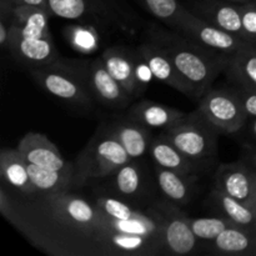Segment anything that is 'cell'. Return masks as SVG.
I'll use <instances>...</instances> for the list:
<instances>
[{
	"mask_svg": "<svg viewBox=\"0 0 256 256\" xmlns=\"http://www.w3.org/2000/svg\"><path fill=\"white\" fill-rule=\"evenodd\" d=\"M0 174L8 186L19 192H34L36 188L30 179L28 162L22 152L15 149H2L0 154Z\"/></svg>",
	"mask_w": 256,
	"mask_h": 256,
	"instance_id": "cb8c5ba5",
	"label": "cell"
},
{
	"mask_svg": "<svg viewBox=\"0 0 256 256\" xmlns=\"http://www.w3.org/2000/svg\"><path fill=\"white\" fill-rule=\"evenodd\" d=\"M36 84L52 96L80 112H90L94 96L84 79L76 59L60 56L56 62L30 70Z\"/></svg>",
	"mask_w": 256,
	"mask_h": 256,
	"instance_id": "277c9868",
	"label": "cell"
},
{
	"mask_svg": "<svg viewBox=\"0 0 256 256\" xmlns=\"http://www.w3.org/2000/svg\"><path fill=\"white\" fill-rule=\"evenodd\" d=\"M240 9L245 32L252 42H256V2L240 4Z\"/></svg>",
	"mask_w": 256,
	"mask_h": 256,
	"instance_id": "d6a6232c",
	"label": "cell"
},
{
	"mask_svg": "<svg viewBox=\"0 0 256 256\" xmlns=\"http://www.w3.org/2000/svg\"><path fill=\"white\" fill-rule=\"evenodd\" d=\"M28 172L32 184L39 192H70L74 188V166L70 169L54 170L28 164Z\"/></svg>",
	"mask_w": 256,
	"mask_h": 256,
	"instance_id": "4316f807",
	"label": "cell"
},
{
	"mask_svg": "<svg viewBox=\"0 0 256 256\" xmlns=\"http://www.w3.org/2000/svg\"><path fill=\"white\" fill-rule=\"evenodd\" d=\"M246 126L249 129V134L252 135V138L256 140V118H249L246 122Z\"/></svg>",
	"mask_w": 256,
	"mask_h": 256,
	"instance_id": "74e56055",
	"label": "cell"
},
{
	"mask_svg": "<svg viewBox=\"0 0 256 256\" xmlns=\"http://www.w3.org/2000/svg\"><path fill=\"white\" fill-rule=\"evenodd\" d=\"M232 86L236 90L238 95H239L240 100H242V106H244L248 116L256 118V92L246 90L244 89V88H240V86H235V85H232Z\"/></svg>",
	"mask_w": 256,
	"mask_h": 256,
	"instance_id": "836d02e7",
	"label": "cell"
},
{
	"mask_svg": "<svg viewBox=\"0 0 256 256\" xmlns=\"http://www.w3.org/2000/svg\"><path fill=\"white\" fill-rule=\"evenodd\" d=\"M226 2H234V4H245V2H256V0H226Z\"/></svg>",
	"mask_w": 256,
	"mask_h": 256,
	"instance_id": "f35d334b",
	"label": "cell"
},
{
	"mask_svg": "<svg viewBox=\"0 0 256 256\" xmlns=\"http://www.w3.org/2000/svg\"><path fill=\"white\" fill-rule=\"evenodd\" d=\"M254 209H255V212H256V199H255V205H254Z\"/></svg>",
	"mask_w": 256,
	"mask_h": 256,
	"instance_id": "ab89813d",
	"label": "cell"
},
{
	"mask_svg": "<svg viewBox=\"0 0 256 256\" xmlns=\"http://www.w3.org/2000/svg\"><path fill=\"white\" fill-rule=\"evenodd\" d=\"M52 15L85 22L102 32H132L142 20L124 0H48Z\"/></svg>",
	"mask_w": 256,
	"mask_h": 256,
	"instance_id": "3957f363",
	"label": "cell"
},
{
	"mask_svg": "<svg viewBox=\"0 0 256 256\" xmlns=\"http://www.w3.org/2000/svg\"><path fill=\"white\" fill-rule=\"evenodd\" d=\"M12 210V198L10 196L9 192H6L5 185L0 188V212L5 219L10 216Z\"/></svg>",
	"mask_w": 256,
	"mask_h": 256,
	"instance_id": "e575fe53",
	"label": "cell"
},
{
	"mask_svg": "<svg viewBox=\"0 0 256 256\" xmlns=\"http://www.w3.org/2000/svg\"><path fill=\"white\" fill-rule=\"evenodd\" d=\"M95 206L108 218L116 220H132V219H148L152 216L148 210L139 209L125 200L119 199L112 195L100 194L92 198Z\"/></svg>",
	"mask_w": 256,
	"mask_h": 256,
	"instance_id": "f1b7e54d",
	"label": "cell"
},
{
	"mask_svg": "<svg viewBox=\"0 0 256 256\" xmlns=\"http://www.w3.org/2000/svg\"><path fill=\"white\" fill-rule=\"evenodd\" d=\"M140 160H130L108 176L110 178L108 190L109 195L125 200L135 208L148 209L155 200H152V184L148 168Z\"/></svg>",
	"mask_w": 256,
	"mask_h": 256,
	"instance_id": "9c48e42d",
	"label": "cell"
},
{
	"mask_svg": "<svg viewBox=\"0 0 256 256\" xmlns=\"http://www.w3.org/2000/svg\"><path fill=\"white\" fill-rule=\"evenodd\" d=\"M160 134L200 170L209 168L216 159L220 132L198 109L186 112L174 126Z\"/></svg>",
	"mask_w": 256,
	"mask_h": 256,
	"instance_id": "5b68a950",
	"label": "cell"
},
{
	"mask_svg": "<svg viewBox=\"0 0 256 256\" xmlns=\"http://www.w3.org/2000/svg\"><path fill=\"white\" fill-rule=\"evenodd\" d=\"M174 29L202 45L224 52L230 56L252 42L210 24L206 20L190 12L188 8L182 10Z\"/></svg>",
	"mask_w": 256,
	"mask_h": 256,
	"instance_id": "30bf717a",
	"label": "cell"
},
{
	"mask_svg": "<svg viewBox=\"0 0 256 256\" xmlns=\"http://www.w3.org/2000/svg\"><path fill=\"white\" fill-rule=\"evenodd\" d=\"M208 252L225 256H256V229L230 226L210 242Z\"/></svg>",
	"mask_w": 256,
	"mask_h": 256,
	"instance_id": "44dd1931",
	"label": "cell"
},
{
	"mask_svg": "<svg viewBox=\"0 0 256 256\" xmlns=\"http://www.w3.org/2000/svg\"><path fill=\"white\" fill-rule=\"evenodd\" d=\"M112 138L118 140L132 160L142 159L149 152L152 134L145 125L130 119L128 115L116 116L102 124Z\"/></svg>",
	"mask_w": 256,
	"mask_h": 256,
	"instance_id": "2e32d148",
	"label": "cell"
},
{
	"mask_svg": "<svg viewBox=\"0 0 256 256\" xmlns=\"http://www.w3.org/2000/svg\"><path fill=\"white\" fill-rule=\"evenodd\" d=\"M209 202L216 215L225 218L235 226L256 229V212L252 205L244 204L216 188L209 194Z\"/></svg>",
	"mask_w": 256,
	"mask_h": 256,
	"instance_id": "7402d4cb",
	"label": "cell"
},
{
	"mask_svg": "<svg viewBox=\"0 0 256 256\" xmlns=\"http://www.w3.org/2000/svg\"><path fill=\"white\" fill-rule=\"evenodd\" d=\"M132 58H134V75H135V84H136V98H140L148 88L150 86L152 80L155 79L152 69L146 60L142 58L136 46L134 48L132 52Z\"/></svg>",
	"mask_w": 256,
	"mask_h": 256,
	"instance_id": "1f68e13d",
	"label": "cell"
},
{
	"mask_svg": "<svg viewBox=\"0 0 256 256\" xmlns=\"http://www.w3.org/2000/svg\"><path fill=\"white\" fill-rule=\"evenodd\" d=\"M78 60L84 79L96 102L112 110H122L130 106L132 96L114 79L100 56L92 60Z\"/></svg>",
	"mask_w": 256,
	"mask_h": 256,
	"instance_id": "8fae6325",
	"label": "cell"
},
{
	"mask_svg": "<svg viewBox=\"0 0 256 256\" xmlns=\"http://www.w3.org/2000/svg\"><path fill=\"white\" fill-rule=\"evenodd\" d=\"M18 62L29 70L46 66L60 58L52 38H29L12 30L9 50Z\"/></svg>",
	"mask_w": 256,
	"mask_h": 256,
	"instance_id": "4fadbf2b",
	"label": "cell"
},
{
	"mask_svg": "<svg viewBox=\"0 0 256 256\" xmlns=\"http://www.w3.org/2000/svg\"><path fill=\"white\" fill-rule=\"evenodd\" d=\"M149 155L155 165L164 168V169L186 175H196V176L202 172L196 165L192 164L180 150H178L162 134L152 138Z\"/></svg>",
	"mask_w": 256,
	"mask_h": 256,
	"instance_id": "d4e9b609",
	"label": "cell"
},
{
	"mask_svg": "<svg viewBox=\"0 0 256 256\" xmlns=\"http://www.w3.org/2000/svg\"><path fill=\"white\" fill-rule=\"evenodd\" d=\"M220 132L235 134L246 126L249 120L236 90L229 84L224 88H212L196 108Z\"/></svg>",
	"mask_w": 256,
	"mask_h": 256,
	"instance_id": "ba28073f",
	"label": "cell"
},
{
	"mask_svg": "<svg viewBox=\"0 0 256 256\" xmlns=\"http://www.w3.org/2000/svg\"><path fill=\"white\" fill-rule=\"evenodd\" d=\"M155 182L158 189L162 192L165 199L170 200L179 206H185L192 200L195 195L196 175H186L172 172L155 165Z\"/></svg>",
	"mask_w": 256,
	"mask_h": 256,
	"instance_id": "ffe728a7",
	"label": "cell"
},
{
	"mask_svg": "<svg viewBox=\"0 0 256 256\" xmlns=\"http://www.w3.org/2000/svg\"><path fill=\"white\" fill-rule=\"evenodd\" d=\"M138 2L148 12L172 29H174L182 10L185 9L184 5L180 4L178 0H138Z\"/></svg>",
	"mask_w": 256,
	"mask_h": 256,
	"instance_id": "f546056e",
	"label": "cell"
},
{
	"mask_svg": "<svg viewBox=\"0 0 256 256\" xmlns=\"http://www.w3.org/2000/svg\"><path fill=\"white\" fill-rule=\"evenodd\" d=\"M188 9L210 24L252 42L242 26V9L239 4L226 0H192Z\"/></svg>",
	"mask_w": 256,
	"mask_h": 256,
	"instance_id": "5bb4252c",
	"label": "cell"
},
{
	"mask_svg": "<svg viewBox=\"0 0 256 256\" xmlns=\"http://www.w3.org/2000/svg\"><path fill=\"white\" fill-rule=\"evenodd\" d=\"M15 5H32V6H40L49 9L48 0H12Z\"/></svg>",
	"mask_w": 256,
	"mask_h": 256,
	"instance_id": "d590c367",
	"label": "cell"
},
{
	"mask_svg": "<svg viewBox=\"0 0 256 256\" xmlns=\"http://www.w3.org/2000/svg\"><path fill=\"white\" fill-rule=\"evenodd\" d=\"M50 9L32 5H15L12 29L29 38H52Z\"/></svg>",
	"mask_w": 256,
	"mask_h": 256,
	"instance_id": "484cf974",
	"label": "cell"
},
{
	"mask_svg": "<svg viewBox=\"0 0 256 256\" xmlns=\"http://www.w3.org/2000/svg\"><path fill=\"white\" fill-rule=\"evenodd\" d=\"M8 222L50 256H109L114 230L92 200L72 192H22Z\"/></svg>",
	"mask_w": 256,
	"mask_h": 256,
	"instance_id": "6da1fadb",
	"label": "cell"
},
{
	"mask_svg": "<svg viewBox=\"0 0 256 256\" xmlns=\"http://www.w3.org/2000/svg\"><path fill=\"white\" fill-rule=\"evenodd\" d=\"M148 210L162 224L164 255H190L199 249L200 240L195 236L189 222V215L182 206L168 199L155 200Z\"/></svg>",
	"mask_w": 256,
	"mask_h": 256,
	"instance_id": "52a82bcc",
	"label": "cell"
},
{
	"mask_svg": "<svg viewBox=\"0 0 256 256\" xmlns=\"http://www.w3.org/2000/svg\"><path fill=\"white\" fill-rule=\"evenodd\" d=\"M126 115L149 129L166 130L182 120L186 112L152 100H140L128 108Z\"/></svg>",
	"mask_w": 256,
	"mask_h": 256,
	"instance_id": "ac0fdd59",
	"label": "cell"
},
{
	"mask_svg": "<svg viewBox=\"0 0 256 256\" xmlns=\"http://www.w3.org/2000/svg\"><path fill=\"white\" fill-rule=\"evenodd\" d=\"M132 160L124 148L104 125H99L95 134L74 162V188L82 186L94 179H104L120 166Z\"/></svg>",
	"mask_w": 256,
	"mask_h": 256,
	"instance_id": "8992f818",
	"label": "cell"
},
{
	"mask_svg": "<svg viewBox=\"0 0 256 256\" xmlns=\"http://www.w3.org/2000/svg\"><path fill=\"white\" fill-rule=\"evenodd\" d=\"M16 148L28 164L54 170L70 169L74 166V162H68L56 145L50 142L46 135L40 132H26L19 140Z\"/></svg>",
	"mask_w": 256,
	"mask_h": 256,
	"instance_id": "e0dca14e",
	"label": "cell"
},
{
	"mask_svg": "<svg viewBox=\"0 0 256 256\" xmlns=\"http://www.w3.org/2000/svg\"><path fill=\"white\" fill-rule=\"evenodd\" d=\"M189 222L195 236L200 242H208L216 239L222 232L229 229L230 226H235L229 220L220 215L209 218H189Z\"/></svg>",
	"mask_w": 256,
	"mask_h": 256,
	"instance_id": "4dcf8cb0",
	"label": "cell"
},
{
	"mask_svg": "<svg viewBox=\"0 0 256 256\" xmlns=\"http://www.w3.org/2000/svg\"><path fill=\"white\" fill-rule=\"evenodd\" d=\"M224 74L229 84L256 92V42L235 52Z\"/></svg>",
	"mask_w": 256,
	"mask_h": 256,
	"instance_id": "603a6c76",
	"label": "cell"
},
{
	"mask_svg": "<svg viewBox=\"0 0 256 256\" xmlns=\"http://www.w3.org/2000/svg\"><path fill=\"white\" fill-rule=\"evenodd\" d=\"M214 188L248 205H255L256 172L245 160L225 162L216 168Z\"/></svg>",
	"mask_w": 256,
	"mask_h": 256,
	"instance_id": "7c38bea8",
	"label": "cell"
},
{
	"mask_svg": "<svg viewBox=\"0 0 256 256\" xmlns=\"http://www.w3.org/2000/svg\"><path fill=\"white\" fill-rule=\"evenodd\" d=\"M136 49L149 64L155 79L192 99V90L189 85L178 72L169 52L162 45L144 36V40L138 45Z\"/></svg>",
	"mask_w": 256,
	"mask_h": 256,
	"instance_id": "9a60e30c",
	"label": "cell"
},
{
	"mask_svg": "<svg viewBox=\"0 0 256 256\" xmlns=\"http://www.w3.org/2000/svg\"><path fill=\"white\" fill-rule=\"evenodd\" d=\"M144 36L169 52L178 72L192 90V99L196 102L212 89L232 59L230 55L202 45L178 30L166 29L154 22L146 25Z\"/></svg>",
	"mask_w": 256,
	"mask_h": 256,
	"instance_id": "7a4b0ae2",
	"label": "cell"
},
{
	"mask_svg": "<svg viewBox=\"0 0 256 256\" xmlns=\"http://www.w3.org/2000/svg\"><path fill=\"white\" fill-rule=\"evenodd\" d=\"M244 160L252 168V169H254V172H256V150H252V152H248V155L245 156Z\"/></svg>",
	"mask_w": 256,
	"mask_h": 256,
	"instance_id": "8d00e7d4",
	"label": "cell"
},
{
	"mask_svg": "<svg viewBox=\"0 0 256 256\" xmlns=\"http://www.w3.org/2000/svg\"><path fill=\"white\" fill-rule=\"evenodd\" d=\"M132 52L134 49L125 45H112L102 50L100 58L110 74L134 100L136 99V84H135Z\"/></svg>",
	"mask_w": 256,
	"mask_h": 256,
	"instance_id": "d6986e66",
	"label": "cell"
},
{
	"mask_svg": "<svg viewBox=\"0 0 256 256\" xmlns=\"http://www.w3.org/2000/svg\"><path fill=\"white\" fill-rule=\"evenodd\" d=\"M64 39L72 50L82 55H92L102 44V32L96 26L85 22L68 24L62 30Z\"/></svg>",
	"mask_w": 256,
	"mask_h": 256,
	"instance_id": "83f0119b",
	"label": "cell"
}]
</instances>
